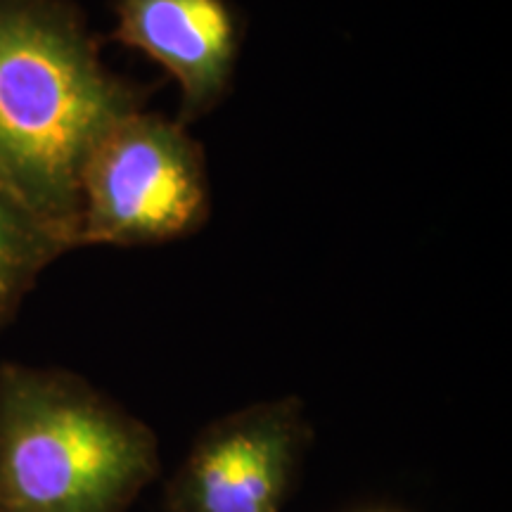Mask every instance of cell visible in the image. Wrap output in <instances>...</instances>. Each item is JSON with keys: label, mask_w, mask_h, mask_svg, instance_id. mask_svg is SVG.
<instances>
[{"label": "cell", "mask_w": 512, "mask_h": 512, "mask_svg": "<svg viewBox=\"0 0 512 512\" xmlns=\"http://www.w3.org/2000/svg\"><path fill=\"white\" fill-rule=\"evenodd\" d=\"M145 95L105 67L72 3L0 0V185L67 249L88 155Z\"/></svg>", "instance_id": "6da1fadb"}, {"label": "cell", "mask_w": 512, "mask_h": 512, "mask_svg": "<svg viewBox=\"0 0 512 512\" xmlns=\"http://www.w3.org/2000/svg\"><path fill=\"white\" fill-rule=\"evenodd\" d=\"M311 439L309 415L297 396L211 420L166 482V510L283 512Z\"/></svg>", "instance_id": "277c9868"}, {"label": "cell", "mask_w": 512, "mask_h": 512, "mask_svg": "<svg viewBox=\"0 0 512 512\" xmlns=\"http://www.w3.org/2000/svg\"><path fill=\"white\" fill-rule=\"evenodd\" d=\"M64 252V242L0 185V330L15 318L38 275Z\"/></svg>", "instance_id": "8992f818"}, {"label": "cell", "mask_w": 512, "mask_h": 512, "mask_svg": "<svg viewBox=\"0 0 512 512\" xmlns=\"http://www.w3.org/2000/svg\"><path fill=\"white\" fill-rule=\"evenodd\" d=\"M110 38L174 76L185 126L216 110L233 88L242 24L228 0H114Z\"/></svg>", "instance_id": "5b68a950"}, {"label": "cell", "mask_w": 512, "mask_h": 512, "mask_svg": "<svg viewBox=\"0 0 512 512\" xmlns=\"http://www.w3.org/2000/svg\"><path fill=\"white\" fill-rule=\"evenodd\" d=\"M159 475L155 430L86 377L0 363V512H128Z\"/></svg>", "instance_id": "7a4b0ae2"}, {"label": "cell", "mask_w": 512, "mask_h": 512, "mask_svg": "<svg viewBox=\"0 0 512 512\" xmlns=\"http://www.w3.org/2000/svg\"><path fill=\"white\" fill-rule=\"evenodd\" d=\"M209 214L204 147L181 121L140 107L119 119L86 159L76 247L164 245L197 233Z\"/></svg>", "instance_id": "3957f363"}]
</instances>
